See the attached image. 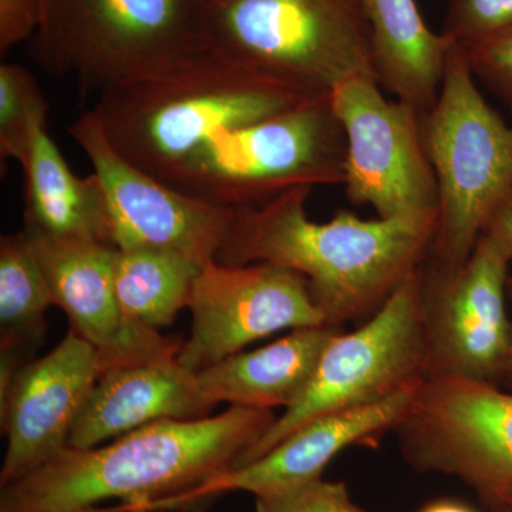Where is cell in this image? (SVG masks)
Masks as SVG:
<instances>
[{"label": "cell", "mask_w": 512, "mask_h": 512, "mask_svg": "<svg viewBox=\"0 0 512 512\" xmlns=\"http://www.w3.org/2000/svg\"><path fill=\"white\" fill-rule=\"evenodd\" d=\"M269 409L231 406L201 420L148 424L110 444L66 447L0 487V512H202V491L234 470L275 423Z\"/></svg>", "instance_id": "1"}, {"label": "cell", "mask_w": 512, "mask_h": 512, "mask_svg": "<svg viewBox=\"0 0 512 512\" xmlns=\"http://www.w3.org/2000/svg\"><path fill=\"white\" fill-rule=\"evenodd\" d=\"M312 187H298L252 208H238L215 262L272 264L303 276L326 325L339 329L372 316L426 262L437 217L362 220L339 211L309 218Z\"/></svg>", "instance_id": "2"}, {"label": "cell", "mask_w": 512, "mask_h": 512, "mask_svg": "<svg viewBox=\"0 0 512 512\" xmlns=\"http://www.w3.org/2000/svg\"><path fill=\"white\" fill-rule=\"evenodd\" d=\"M312 100L318 99L205 49L101 94L93 113L124 160L163 181L220 131Z\"/></svg>", "instance_id": "3"}, {"label": "cell", "mask_w": 512, "mask_h": 512, "mask_svg": "<svg viewBox=\"0 0 512 512\" xmlns=\"http://www.w3.org/2000/svg\"><path fill=\"white\" fill-rule=\"evenodd\" d=\"M208 49L313 99L373 74L366 0H197Z\"/></svg>", "instance_id": "4"}, {"label": "cell", "mask_w": 512, "mask_h": 512, "mask_svg": "<svg viewBox=\"0 0 512 512\" xmlns=\"http://www.w3.org/2000/svg\"><path fill=\"white\" fill-rule=\"evenodd\" d=\"M30 40L42 69L83 97L208 49L197 0H43Z\"/></svg>", "instance_id": "5"}, {"label": "cell", "mask_w": 512, "mask_h": 512, "mask_svg": "<svg viewBox=\"0 0 512 512\" xmlns=\"http://www.w3.org/2000/svg\"><path fill=\"white\" fill-rule=\"evenodd\" d=\"M478 84L463 49L453 42L439 97L421 116L439 188L426 264L443 271L473 254L491 215L512 190V127Z\"/></svg>", "instance_id": "6"}, {"label": "cell", "mask_w": 512, "mask_h": 512, "mask_svg": "<svg viewBox=\"0 0 512 512\" xmlns=\"http://www.w3.org/2000/svg\"><path fill=\"white\" fill-rule=\"evenodd\" d=\"M346 137L329 99L228 128L192 151L163 183L225 208H252L298 187L343 185Z\"/></svg>", "instance_id": "7"}, {"label": "cell", "mask_w": 512, "mask_h": 512, "mask_svg": "<svg viewBox=\"0 0 512 512\" xmlns=\"http://www.w3.org/2000/svg\"><path fill=\"white\" fill-rule=\"evenodd\" d=\"M423 265L360 328L336 333L311 384L238 461L248 466L305 424L382 402L429 375Z\"/></svg>", "instance_id": "8"}, {"label": "cell", "mask_w": 512, "mask_h": 512, "mask_svg": "<svg viewBox=\"0 0 512 512\" xmlns=\"http://www.w3.org/2000/svg\"><path fill=\"white\" fill-rule=\"evenodd\" d=\"M330 104L346 137V197L377 218L437 217L439 188L424 144L423 111L389 100L373 74L343 80Z\"/></svg>", "instance_id": "9"}, {"label": "cell", "mask_w": 512, "mask_h": 512, "mask_svg": "<svg viewBox=\"0 0 512 512\" xmlns=\"http://www.w3.org/2000/svg\"><path fill=\"white\" fill-rule=\"evenodd\" d=\"M394 431L416 470L460 478L480 495L512 483V393L497 384L429 375Z\"/></svg>", "instance_id": "10"}, {"label": "cell", "mask_w": 512, "mask_h": 512, "mask_svg": "<svg viewBox=\"0 0 512 512\" xmlns=\"http://www.w3.org/2000/svg\"><path fill=\"white\" fill-rule=\"evenodd\" d=\"M511 259L490 238L454 269L424 262V326L429 375L508 382L512 322L505 309ZM427 375V376H429Z\"/></svg>", "instance_id": "11"}, {"label": "cell", "mask_w": 512, "mask_h": 512, "mask_svg": "<svg viewBox=\"0 0 512 512\" xmlns=\"http://www.w3.org/2000/svg\"><path fill=\"white\" fill-rule=\"evenodd\" d=\"M70 136L103 187L116 248L171 252L200 269L215 262L237 210L197 200L138 170L114 150L93 110L74 121Z\"/></svg>", "instance_id": "12"}, {"label": "cell", "mask_w": 512, "mask_h": 512, "mask_svg": "<svg viewBox=\"0 0 512 512\" xmlns=\"http://www.w3.org/2000/svg\"><path fill=\"white\" fill-rule=\"evenodd\" d=\"M188 309L191 335L177 360L195 373L279 330L328 326L306 279L272 264L211 262L195 278Z\"/></svg>", "instance_id": "13"}, {"label": "cell", "mask_w": 512, "mask_h": 512, "mask_svg": "<svg viewBox=\"0 0 512 512\" xmlns=\"http://www.w3.org/2000/svg\"><path fill=\"white\" fill-rule=\"evenodd\" d=\"M53 302L96 350L101 377L126 367L177 359L181 336L163 335L124 318L114 292L117 248L103 242L56 238L25 228Z\"/></svg>", "instance_id": "14"}, {"label": "cell", "mask_w": 512, "mask_h": 512, "mask_svg": "<svg viewBox=\"0 0 512 512\" xmlns=\"http://www.w3.org/2000/svg\"><path fill=\"white\" fill-rule=\"evenodd\" d=\"M100 379L96 350L72 329L52 352L16 373L0 392L8 439L0 487L29 476L69 447L74 423Z\"/></svg>", "instance_id": "15"}, {"label": "cell", "mask_w": 512, "mask_h": 512, "mask_svg": "<svg viewBox=\"0 0 512 512\" xmlns=\"http://www.w3.org/2000/svg\"><path fill=\"white\" fill-rule=\"evenodd\" d=\"M421 382L382 402L328 414L305 424L254 463L212 480L202 491V498L211 507L227 493L242 491L261 497L319 480L340 451L370 443L379 434L396 429L409 412Z\"/></svg>", "instance_id": "16"}, {"label": "cell", "mask_w": 512, "mask_h": 512, "mask_svg": "<svg viewBox=\"0 0 512 512\" xmlns=\"http://www.w3.org/2000/svg\"><path fill=\"white\" fill-rule=\"evenodd\" d=\"M215 406L197 373L177 359L126 367L96 384L74 423L69 447H97L158 421L207 419Z\"/></svg>", "instance_id": "17"}, {"label": "cell", "mask_w": 512, "mask_h": 512, "mask_svg": "<svg viewBox=\"0 0 512 512\" xmlns=\"http://www.w3.org/2000/svg\"><path fill=\"white\" fill-rule=\"evenodd\" d=\"M339 329H293L285 338L254 352H239L197 373L201 389L215 404L269 409L301 400L326 346Z\"/></svg>", "instance_id": "18"}, {"label": "cell", "mask_w": 512, "mask_h": 512, "mask_svg": "<svg viewBox=\"0 0 512 512\" xmlns=\"http://www.w3.org/2000/svg\"><path fill=\"white\" fill-rule=\"evenodd\" d=\"M366 10L377 82L426 113L439 97L453 42L426 25L416 0H366Z\"/></svg>", "instance_id": "19"}, {"label": "cell", "mask_w": 512, "mask_h": 512, "mask_svg": "<svg viewBox=\"0 0 512 512\" xmlns=\"http://www.w3.org/2000/svg\"><path fill=\"white\" fill-rule=\"evenodd\" d=\"M25 173V228L56 238L114 245L106 195L96 174L72 173L46 127L37 130ZM116 247V245H114Z\"/></svg>", "instance_id": "20"}, {"label": "cell", "mask_w": 512, "mask_h": 512, "mask_svg": "<svg viewBox=\"0 0 512 512\" xmlns=\"http://www.w3.org/2000/svg\"><path fill=\"white\" fill-rule=\"evenodd\" d=\"M49 282L25 231L0 239V390L45 342Z\"/></svg>", "instance_id": "21"}, {"label": "cell", "mask_w": 512, "mask_h": 512, "mask_svg": "<svg viewBox=\"0 0 512 512\" xmlns=\"http://www.w3.org/2000/svg\"><path fill=\"white\" fill-rule=\"evenodd\" d=\"M200 272L197 265L171 252L117 248L114 292L124 318L154 330L173 325L190 305Z\"/></svg>", "instance_id": "22"}, {"label": "cell", "mask_w": 512, "mask_h": 512, "mask_svg": "<svg viewBox=\"0 0 512 512\" xmlns=\"http://www.w3.org/2000/svg\"><path fill=\"white\" fill-rule=\"evenodd\" d=\"M47 103L33 74L20 64L0 66V157L20 164L37 130L46 127Z\"/></svg>", "instance_id": "23"}, {"label": "cell", "mask_w": 512, "mask_h": 512, "mask_svg": "<svg viewBox=\"0 0 512 512\" xmlns=\"http://www.w3.org/2000/svg\"><path fill=\"white\" fill-rule=\"evenodd\" d=\"M512 26V0H448L443 35L467 46Z\"/></svg>", "instance_id": "24"}, {"label": "cell", "mask_w": 512, "mask_h": 512, "mask_svg": "<svg viewBox=\"0 0 512 512\" xmlns=\"http://www.w3.org/2000/svg\"><path fill=\"white\" fill-rule=\"evenodd\" d=\"M460 47L477 82L512 111V26Z\"/></svg>", "instance_id": "25"}, {"label": "cell", "mask_w": 512, "mask_h": 512, "mask_svg": "<svg viewBox=\"0 0 512 512\" xmlns=\"http://www.w3.org/2000/svg\"><path fill=\"white\" fill-rule=\"evenodd\" d=\"M256 512H366L343 483L322 478L279 493L255 497Z\"/></svg>", "instance_id": "26"}, {"label": "cell", "mask_w": 512, "mask_h": 512, "mask_svg": "<svg viewBox=\"0 0 512 512\" xmlns=\"http://www.w3.org/2000/svg\"><path fill=\"white\" fill-rule=\"evenodd\" d=\"M43 0H0V55L35 35Z\"/></svg>", "instance_id": "27"}, {"label": "cell", "mask_w": 512, "mask_h": 512, "mask_svg": "<svg viewBox=\"0 0 512 512\" xmlns=\"http://www.w3.org/2000/svg\"><path fill=\"white\" fill-rule=\"evenodd\" d=\"M483 235L503 249L512 261V190L491 215Z\"/></svg>", "instance_id": "28"}, {"label": "cell", "mask_w": 512, "mask_h": 512, "mask_svg": "<svg viewBox=\"0 0 512 512\" xmlns=\"http://www.w3.org/2000/svg\"><path fill=\"white\" fill-rule=\"evenodd\" d=\"M481 497L488 504H511L512 505V483L498 485L491 488L487 493L481 494Z\"/></svg>", "instance_id": "29"}, {"label": "cell", "mask_w": 512, "mask_h": 512, "mask_svg": "<svg viewBox=\"0 0 512 512\" xmlns=\"http://www.w3.org/2000/svg\"><path fill=\"white\" fill-rule=\"evenodd\" d=\"M420 512H476L467 505L456 503V501H436L426 505Z\"/></svg>", "instance_id": "30"}, {"label": "cell", "mask_w": 512, "mask_h": 512, "mask_svg": "<svg viewBox=\"0 0 512 512\" xmlns=\"http://www.w3.org/2000/svg\"><path fill=\"white\" fill-rule=\"evenodd\" d=\"M491 512H512L511 504H491Z\"/></svg>", "instance_id": "31"}, {"label": "cell", "mask_w": 512, "mask_h": 512, "mask_svg": "<svg viewBox=\"0 0 512 512\" xmlns=\"http://www.w3.org/2000/svg\"><path fill=\"white\" fill-rule=\"evenodd\" d=\"M507 296H508V298H510V301L512 303V275H510V278H508ZM508 382L512 383V366H511L510 377H508Z\"/></svg>", "instance_id": "32"}, {"label": "cell", "mask_w": 512, "mask_h": 512, "mask_svg": "<svg viewBox=\"0 0 512 512\" xmlns=\"http://www.w3.org/2000/svg\"><path fill=\"white\" fill-rule=\"evenodd\" d=\"M160 512H167V511H160Z\"/></svg>", "instance_id": "33"}]
</instances>
